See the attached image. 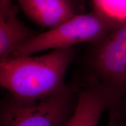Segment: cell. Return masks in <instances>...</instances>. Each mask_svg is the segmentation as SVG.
Returning a JSON list of instances; mask_svg holds the SVG:
<instances>
[{"instance_id":"cell-1","label":"cell","mask_w":126,"mask_h":126,"mask_svg":"<svg viewBox=\"0 0 126 126\" xmlns=\"http://www.w3.org/2000/svg\"><path fill=\"white\" fill-rule=\"evenodd\" d=\"M74 57L72 47L55 48L40 57L23 56L0 61V83L14 98L32 102L65 89L66 70Z\"/></svg>"},{"instance_id":"cell-2","label":"cell","mask_w":126,"mask_h":126,"mask_svg":"<svg viewBox=\"0 0 126 126\" xmlns=\"http://www.w3.org/2000/svg\"><path fill=\"white\" fill-rule=\"evenodd\" d=\"M95 44L85 75L107 93L111 104L109 117H111L126 110V22Z\"/></svg>"},{"instance_id":"cell-3","label":"cell","mask_w":126,"mask_h":126,"mask_svg":"<svg viewBox=\"0 0 126 126\" xmlns=\"http://www.w3.org/2000/svg\"><path fill=\"white\" fill-rule=\"evenodd\" d=\"M123 23L94 9L90 13L76 16L46 32L39 34L18 47L8 59L28 56L50 48L72 47L83 42L96 43Z\"/></svg>"},{"instance_id":"cell-4","label":"cell","mask_w":126,"mask_h":126,"mask_svg":"<svg viewBox=\"0 0 126 126\" xmlns=\"http://www.w3.org/2000/svg\"><path fill=\"white\" fill-rule=\"evenodd\" d=\"M77 99L73 83L36 101H22L11 96L1 104V126H64L74 112Z\"/></svg>"},{"instance_id":"cell-5","label":"cell","mask_w":126,"mask_h":126,"mask_svg":"<svg viewBox=\"0 0 126 126\" xmlns=\"http://www.w3.org/2000/svg\"><path fill=\"white\" fill-rule=\"evenodd\" d=\"M72 83L77 94V104L64 126H97L104 111L111 108L108 94L97 81L85 75Z\"/></svg>"},{"instance_id":"cell-6","label":"cell","mask_w":126,"mask_h":126,"mask_svg":"<svg viewBox=\"0 0 126 126\" xmlns=\"http://www.w3.org/2000/svg\"><path fill=\"white\" fill-rule=\"evenodd\" d=\"M25 14L43 27L54 28L83 14L85 0H16Z\"/></svg>"},{"instance_id":"cell-7","label":"cell","mask_w":126,"mask_h":126,"mask_svg":"<svg viewBox=\"0 0 126 126\" xmlns=\"http://www.w3.org/2000/svg\"><path fill=\"white\" fill-rule=\"evenodd\" d=\"M18 12L11 0H0V61L8 59L18 47L39 34L20 22Z\"/></svg>"},{"instance_id":"cell-8","label":"cell","mask_w":126,"mask_h":126,"mask_svg":"<svg viewBox=\"0 0 126 126\" xmlns=\"http://www.w3.org/2000/svg\"><path fill=\"white\" fill-rule=\"evenodd\" d=\"M94 9L111 19L126 22V0H94Z\"/></svg>"},{"instance_id":"cell-9","label":"cell","mask_w":126,"mask_h":126,"mask_svg":"<svg viewBox=\"0 0 126 126\" xmlns=\"http://www.w3.org/2000/svg\"><path fill=\"white\" fill-rule=\"evenodd\" d=\"M108 126H126V115L117 120L109 123Z\"/></svg>"}]
</instances>
